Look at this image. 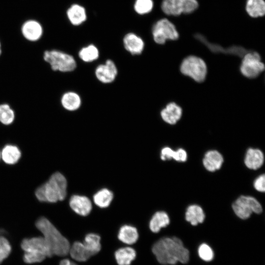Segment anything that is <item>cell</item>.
Segmentation results:
<instances>
[{
  "label": "cell",
  "instance_id": "cell-18",
  "mask_svg": "<svg viewBox=\"0 0 265 265\" xmlns=\"http://www.w3.org/2000/svg\"><path fill=\"white\" fill-rule=\"evenodd\" d=\"M223 162L221 154L216 150L207 152L203 160L205 168L209 171L213 172L220 168Z\"/></svg>",
  "mask_w": 265,
  "mask_h": 265
},
{
  "label": "cell",
  "instance_id": "cell-27",
  "mask_svg": "<svg viewBox=\"0 0 265 265\" xmlns=\"http://www.w3.org/2000/svg\"><path fill=\"white\" fill-rule=\"evenodd\" d=\"M79 58L83 62L90 63L96 60L99 57V51L93 44L82 48L79 52Z\"/></svg>",
  "mask_w": 265,
  "mask_h": 265
},
{
  "label": "cell",
  "instance_id": "cell-1",
  "mask_svg": "<svg viewBox=\"0 0 265 265\" xmlns=\"http://www.w3.org/2000/svg\"><path fill=\"white\" fill-rule=\"evenodd\" d=\"M152 252L157 261L162 265H174L178 262L186 264L189 260V250L177 237H164L156 242Z\"/></svg>",
  "mask_w": 265,
  "mask_h": 265
},
{
  "label": "cell",
  "instance_id": "cell-19",
  "mask_svg": "<svg viewBox=\"0 0 265 265\" xmlns=\"http://www.w3.org/2000/svg\"><path fill=\"white\" fill-rule=\"evenodd\" d=\"M264 161V154L260 150L254 148H249L247 150L244 163L248 168L256 170L262 166Z\"/></svg>",
  "mask_w": 265,
  "mask_h": 265
},
{
  "label": "cell",
  "instance_id": "cell-39",
  "mask_svg": "<svg viewBox=\"0 0 265 265\" xmlns=\"http://www.w3.org/2000/svg\"><path fill=\"white\" fill-rule=\"evenodd\" d=\"M1 53H2L1 44L0 41V56L1 55Z\"/></svg>",
  "mask_w": 265,
  "mask_h": 265
},
{
  "label": "cell",
  "instance_id": "cell-30",
  "mask_svg": "<svg viewBox=\"0 0 265 265\" xmlns=\"http://www.w3.org/2000/svg\"><path fill=\"white\" fill-rule=\"evenodd\" d=\"M100 240L101 238L98 235L90 233L85 236L83 243L93 256L98 253L101 250Z\"/></svg>",
  "mask_w": 265,
  "mask_h": 265
},
{
  "label": "cell",
  "instance_id": "cell-12",
  "mask_svg": "<svg viewBox=\"0 0 265 265\" xmlns=\"http://www.w3.org/2000/svg\"><path fill=\"white\" fill-rule=\"evenodd\" d=\"M21 32L24 38L30 42H36L42 37L43 29L41 24L35 20H28L21 27Z\"/></svg>",
  "mask_w": 265,
  "mask_h": 265
},
{
  "label": "cell",
  "instance_id": "cell-10",
  "mask_svg": "<svg viewBox=\"0 0 265 265\" xmlns=\"http://www.w3.org/2000/svg\"><path fill=\"white\" fill-rule=\"evenodd\" d=\"M21 246L25 252L39 253L48 257H51L53 255L48 243L44 237L26 238L22 240Z\"/></svg>",
  "mask_w": 265,
  "mask_h": 265
},
{
  "label": "cell",
  "instance_id": "cell-40",
  "mask_svg": "<svg viewBox=\"0 0 265 265\" xmlns=\"http://www.w3.org/2000/svg\"><path fill=\"white\" fill-rule=\"evenodd\" d=\"M1 155H0V158Z\"/></svg>",
  "mask_w": 265,
  "mask_h": 265
},
{
  "label": "cell",
  "instance_id": "cell-3",
  "mask_svg": "<svg viewBox=\"0 0 265 265\" xmlns=\"http://www.w3.org/2000/svg\"><path fill=\"white\" fill-rule=\"evenodd\" d=\"M35 226L42 233L53 255L64 256L68 254L70 247L69 241L48 218L40 217Z\"/></svg>",
  "mask_w": 265,
  "mask_h": 265
},
{
  "label": "cell",
  "instance_id": "cell-32",
  "mask_svg": "<svg viewBox=\"0 0 265 265\" xmlns=\"http://www.w3.org/2000/svg\"><path fill=\"white\" fill-rule=\"evenodd\" d=\"M153 7V0H135L133 5L136 13L141 15L150 12Z\"/></svg>",
  "mask_w": 265,
  "mask_h": 265
},
{
  "label": "cell",
  "instance_id": "cell-23",
  "mask_svg": "<svg viewBox=\"0 0 265 265\" xmlns=\"http://www.w3.org/2000/svg\"><path fill=\"white\" fill-rule=\"evenodd\" d=\"M69 252L73 259L79 262L86 261L92 256L83 242L80 241L75 242L70 246Z\"/></svg>",
  "mask_w": 265,
  "mask_h": 265
},
{
  "label": "cell",
  "instance_id": "cell-25",
  "mask_svg": "<svg viewBox=\"0 0 265 265\" xmlns=\"http://www.w3.org/2000/svg\"><path fill=\"white\" fill-rule=\"evenodd\" d=\"M170 223L168 214L164 212H158L152 216L149 228L153 233H158L163 227H166Z\"/></svg>",
  "mask_w": 265,
  "mask_h": 265
},
{
  "label": "cell",
  "instance_id": "cell-38",
  "mask_svg": "<svg viewBox=\"0 0 265 265\" xmlns=\"http://www.w3.org/2000/svg\"><path fill=\"white\" fill-rule=\"evenodd\" d=\"M5 233V231L3 229H0V235H2Z\"/></svg>",
  "mask_w": 265,
  "mask_h": 265
},
{
  "label": "cell",
  "instance_id": "cell-7",
  "mask_svg": "<svg viewBox=\"0 0 265 265\" xmlns=\"http://www.w3.org/2000/svg\"><path fill=\"white\" fill-rule=\"evenodd\" d=\"M232 208L235 214L242 219L249 218L252 212L257 214L262 212L261 204L255 198L241 196L233 204Z\"/></svg>",
  "mask_w": 265,
  "mask_h": 265
},
{
  "label": "cell",
  "instance_id": "cell-22",
  "mask_svg": "<svg viewBox=\"0 0 265 265\" xmlns=\"http://www.w3.org/2000/svg\"><path fill=\"white\" fill-rule=\"evenodd\" d=\"M136 251L130 247H122L115 252V258L118 265H130L136 257Z\"/></svg>",
  "mask_w": 265,
  "mask_h": 265
},
{
  "label": "cell",
  "instance_id": "cell-28",
  "mask_svg": "<svg viewBox=\"0 0 265 265\" xmlns=\"http://www.w3.org/2000/svg\"><path fill=\"white\" fill-rule=\"evenodd\" d=\"M160 158L163 160L173 159L176 161L184 162L187 159V153L183 149L180 148L175 151L166 147L161 151Z\"/></svg>",
  "mask_w": 265,
  "mask_h": 265
},
{
  "label": "cell",
  "instance_id": "cell-20",
  "mask_svg": "<svg viewBox=\"0 0 265 265\" xmlns=\"http://www.w3.org/2000/svg\"><path fill=\"white\" fill-rule=\"evenodd\" d=\"M3 161L8 164H14L21 157V152L16 145L7 144L5 145L0 153Z\"/></svg>",
  "mask_w": 265,
  "mask_h": 265
},
{
  "label": "cell",
  "instance_id": "cell-15",
  "mask_svg": "<svg viewBox=\"0 0 265 265\" xmlns=\"http://www.w3.org/2000/svg\"><path fill=\"white\" fill-rule=\"evenodd\" d=\"M182 108L174 102L168 103L160 111L162 119L170 125L175 124L181 118Z\"/></svg>",
  "mask_w": 265,
  "mask_h": 265
},
{
  "label": "cell",
  "instance_id": "cell-24",
  "mask_svg": "<svg viewBox=\"0 0 265 265\" xmlns=\"http://www.w3.org/2000/svg\"><path fill=\"white\" fill-rule=\"evenodd\" d=\"M185 217L187 221L190 222L192 225L195 226L204 221L205 215L200 206L192 205L187 208Z\"/></svg>",
  "mask_w": 265,
  "mask_h": 265
},
{
  "label": "cell",
  "instance_id": "cell-36",
  "mask_svg": "<svg viewBox=\"0 0 265 265\" xmlns=\"http://www.w3.org/2000/svg\"><path fill=\"white\" fill-rule=\"evenodd\" d=\"M265 175H260L254 181V186L255 188L259 191L264 192L265 190Z\"/></svg>",
  "mask_w": 265,
  "mask_h": 265
},
{
  "label": "cell",
  "instance_id": "cell-33",
  "mask_svg": "<svg viewBox=\"0 0 265 265\" xmlns=\"http://www.w3.org/2000/svg\"><path fill=\"white\" fill-rule=\"evenodd\" d=\"M198 254L201 260L209 262L214 258V252L207 243H202L198 248Z\"/></svg>",
  "mask_w": 265,
  "mask_h": 265
},
{
  "label": "cell",
  "instance_id": "cell-31",
  "mask_svg": "<svg viewBox=\"0 0 265 265\" xmlns=\"http://www.w3.org/2000/svg\"><path fill=\"white\" fill-rule=\"evenodd\" d=\"M15 119V113L7 103L0 104V123L4 126L11 125Z\"/></svg>",
  "mask_w": 265,
  "mask_h": 265
},
{
  "label": "cell",
  "instance_id": "cell-34",
  "mask_svg": "<svg viewBox=\"0 0 265 265\" xmlns=\"http://www.w3.org/2000/svg\"><path fill=\"white\" fill-rule=\"evenodd\" d=\"M11 251V246L8 240L0 235V264L9 255Z\"/></svg>",
  "mask_w": 265,
  "mask_h": 265
},
{
  "label": "cell",
  "instance_id": "cell-14",
  "mask_svg": "<svg viewBox=\"0 0 265 265\" xmlns=\"http://www.w3.org/2000/svg\"><path fill=\"white\" fill-rule=\"evenodd\" d=\"M69 205L76 213L82 216L89 214L92 207L91 202L88 198L79 195H74L71 197Z\"/></svg>",
  "mask_w": 265,
  "mask_h": 265
},
{
  "label": "cell",
  "instance_id": "cell-29",
  "mask_svg": "<svg viewBox=\"0 0 265 265\" xmlns=\"http://www.w3.org/2000/svg\"><path fill=\"white\" fill-rule=\"evenodd\" d=\"M113 197V193L110 190L103 188L95 193L93 196V201L97 206L104 208L110 205Z\"/></svg>",
  "mask_w": 265,
  "mask_h": 265
},
{
  "label": "cell",
  "instance_id": "cell-2",
  "mask_svg": "<svg viewBox=\"0 0 265 265\" xmlns=\"http://www.w3.org/2000/svg\"><path fill=\"white\" fill-rule=\"evenodd\" d=\"M67 186V180L64 176L56 172L36 189L35 195L40 202L55 203L65 198Z\"/></svg>",
  "mask_w": 265,
  "mask_h": 265
},
{
  "label": "cell",
  "instance_id": "cell-4",
  "mask_svg": "<svg viewBox=\"0 0 265 265\" xmlns=\"http://www.w3.org/2000/svg\"><path fill=\"white\" fill-rule=\"evenodd\" d=\"M43 58L54 71L68 73L73 71L77 67L75 58L60 50H46L43 53Z\"/></svg>",
  "mask_w": 265,
  "mask_h": 265
},
{
  "label": "cell",
  "instance_id": "cell-16",
  "mask_svg": "<svg viewBox=\"0 0 265 265\" xmlns=\"http://www.w3.org/2000/svg\"><path fill=\"white\" fill-rule=\"evenodd\" d=\"M66 15L70 23L75 26L80 25L87 19L85 8L80 4H72L67 9Z\"/></svg>",
  "mask_w": 265,
  "mask_h": 265
},
{
  "label": "cell",
  "instance_id": "cell-13",
  "mask_svg": "<svg viewBox=\"0 0 265 265\" xmlns=\"http://www.w3.org/2000/svg\"><path fill=\"white\" fill-rule=\"evenodd\" d=\"M123 42L126 50L132 55H139L144 50L145 44L143 40L133 32L126 34Z\"/></svg>",
  "mask_w": 265,
  "mask_h": 265
},
{
  "label": "cell",
  "instance_id": "cell-21",
  "mask_svg": "<svg viewBox=\"0 0 265 265\" xmlns=\"http://www.w3.org/2000/svg\"><path fill=\"white\" fill-rule=\"evenodd\" d=\"M118 238L125 244H132L135 243L138 238V231L134 227L125 225L120 228Z\"/></svg>",
  "mask_w": 265,
  "mask_h": 265
},
{
  "label": "cell",
  "instance_id": "cell-37",
  "mask_svg": "<svg viewBox=\"0 0 265 265\" xmlns=\"http://www.w3.org/2000/svg\"><path fill=\"white\" fill-rule=\"evenodd\" d=\"M60 265H78L71 261L66 259L62 260L60 263Z\"/></svg>",
  "mask_w": 265,
  "mask_h": 265
},
{
  "label": "cell",
  "instance_id": "cell-5",
  "mask_svg": "<svg viewBox=\"0 0 265 265\" xmlns=\"http://www.w3.org/2000/svg\"><path fill=\"white\" fill-rule=\"evenodd\" d=\"M180 71L183 74L190 77L195 81L201 82L206 78L207 68L206 63L202 58L190 55L183 60Z\"/></svg>",
  "mask_w": 265,
  "mask_h": 265
},
{
  "label": "cell",
  "instance_id": "cell-35",
  "mask_svg": "<svg viewBox=\"0 0 265 265\" xmlns=\"http://www.w3.org/2000/svg\"><path fill=\"white\" fill-rule=\"evenodd\" d=\"M46 257L39 253L33 252H25L23 260L27 264H33L40 263L43 261Z\"/></svg>",
  "mask_w": 265,
  "mask_h": 265
},
{
  "label": "cell",
  "instance_id": "cell-8",
  "mask_svg": "<svg viewBox=\"0 0 265 265\" xmlns=\"http://www.w3.org/2000/svg\"><path fill=\"white\" fill-rule=\"evenodd\" d=\"M198 6L197 0H163L161 4L163 12L173 16H179L182 13H191Z\"/></svg>",
  "mask_w": 265,
  "mask_h": 265
},
{
  "label": "cell",
  "instance_id": "cell-26",
  "mask_svg": "<svg viewBox=\"0 0 265 265\" xmlns=\"http://www.w3.org/2000/svg\"><path fill=\"white\" fill-rule=\"evenodd\" d=\"M245 8L253 18L262 17L265 13V3L264 0H247Z\"/></svg>",
  "mask_w": 265,
  "mask_h": 265
},
{
  "label": "cell",
  "instance_id": "cell-17",
  "mask_svg": "<svg viewBox=\"0 0 265 265\" xmlns=\"http://www.w3.org/2000/svg\"><path fill=\"white\" fill-rule=\"evenodd\" d=\"M62 106L66 110L74 111L80 108L81 105V99L77 93L67 91L62 95L60 99Z\"/></svg>",
  "mask_w": 265,
  "mask_h": 265
},
{
  "label": "cell",
  "instance_id": "cell-6",
  "mask_svg": "<svg viewBox=\"0 0 265 265\" xmlns=\"http://www.w3.org/2000/svg\"><path fill=\"white\" fill-rule=\"evenodd\" d=\"M152 33L154 41L160 45L164 44L167 40H177L179 36L174 25L166 18L161 19L154 24Z\"/></svg>",
  "mask_w": 265,
  "mask_h": 265
},
{
  "label": "cell",
  "instance_id": "cell-9",
  "mask_svg": "<svg viewBox=\"0 0 265 265\" xmlns=\"http://www.w3.org/2000/svg\"><path fill=\"white\" fill-rule=\"evenodd\" d=\"M265 64L261 56L256 52H247L243 56L240 67L241 74L245 77L253 79L258 77L265 70Z\"/></svg>",
  "mask_w": 265,
  "mask_h": 265
},
{
  "label": "cell",
  "instance_id": "cell-11",
  "mask_svg": "<svg viewBox=\"0 0 265 265\" xmlns=\"http://www.w3.org/2000/svg\"><path fill=\"white\" fill-rule=\"evenodd\" d=\"M118 74V69L115 63L111 59H107L103 64L98 65L95 70L97 79L103 83H110L114 81Z\"/></svg>",
  "mask_w": 265,
  "mask_h": 265
}]
</instances>
